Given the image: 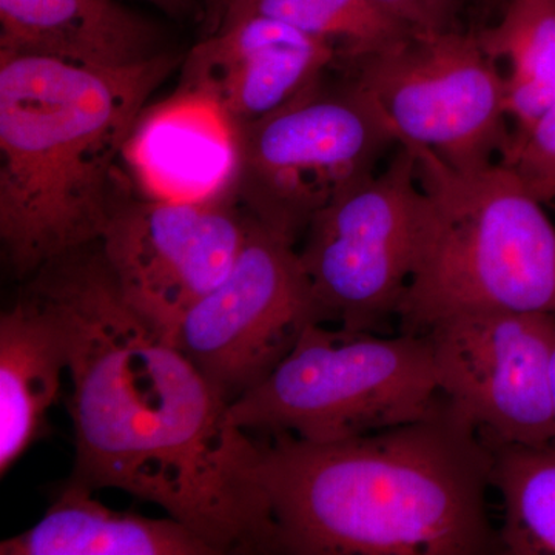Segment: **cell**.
<instances>
[{
  "instance_id": "obj_22",
  "label": "cell",
  "mask_w": 555,
  "mask_h": 555,
  "mask_svg": "<svg viewBox=\"0 0 555 555\" xmlns=\"http://www.w3.org/2000/svg\"><path fill=\"white\" fill-rule=\"evenodd\" d=\"M122 2H127V0H122ZM138 2L150 3L173 20L198 21L199 24L203 20L201 0H138Z\"/></svg>"
},
{
  "instance_id": "obj_2",
  "label": "cell",
  "mask_w": 555,
  "mask_h": 555,
  "mask_svg": "<svg viewBox=\"0 0 555 555\" xmlns=\"http://www.w3.org/2000/svg\"><path fill=\"white\" fill-rule=\"evenodd\" d=\"M269 438L258 480L278 554H502L491 449L444 396L433 414L349 440Z\"/></svg>"
},
{
  "instance_id": "obj_18",
  "label": "cell",
  "mask_w": 555,
  "mask_h": 555,
  "mask_svg": "<svg viewBox=\"0 0 555 555\" xmlns=\"http://www.w3.org/2000/svg\"><path fill=\"white\" fill-rule=\"evenodd\" d=\"M489 444V443H488ZM503 500V555H555V443L489 444Z\"/></svg>"
},
{
  "instance_id": "obj_8",
  "label": "cell",
  "mask_w": 555,
  "mask_h": 555,
  "mask_svg": "<svg viewBox=\"0 0 555 555\" xmlns=\"http://www.w3.org/2000/svg\"><path fill=\"white\" fill-rule=\"evenodd\" d=\"M335 67L378 102L401 141L429 149L452 169H485L509 145L505 78L476 31L414 33Z\"/></svg>"
},
{
  "instance_id": "obj_9",
  "label": "cell",
  "mask_w": 555,
  "mask_h": 555,
  "mask_svg": "<svg viewBox=\"0 0 555 555\" xmlns=\"http://www.w3.org/2000/svg\"><path fill=\"white\" fill-rule=\"evenodd\" d=\"M310 323L320 313L297 248L250 217L235 266L171 339L232 404L269 377Z\"/></svg>"
},
{
  "instance_id": "obj_20",
  "label": "cell",
  "mask_w": 555,
  "mask_h": 555,
  "mask_svg": "<svg viewBox=\"0 0 555 555\" xmlns=\"http://www.w3.org/2000/svg\"><path fill=\"white\" fill-rule=\"evenodd\" d=\"M500 163L516 171L540 203H555V104L528 134L509 142Z\"/></svg>"
},
{
  "instance_id": "obj_5",
  "label": "cell",
  "mask_w": 555,
  "mask_h": 555,
  "mask_svg": "<svg viewBox=\"0 0 555 555\" xmlns=\"http://www.w3.org/2000/svg\"><path fill=\"white\" fill-rule=\"evenodd\" d=\"M443 401L426 335L310 323L291 353L230 404L240 429L334 443L433 414Z\"/></svg>"
},
{
  "instance_id": "obj_16",
  "label": "cell",
  "mask_w": 555,
  "mask_h": 555,
  "mask_svg": "<svg viewBox=\"0 0 555 555\" xmlns=\"http://www.w3.org/2000/svg\"><path fill=\"white\" fill-rule=\"evenodd\" d=\"M68 480L38 524L0 543L2 555H215L181 521L120 513Z\"/></svg>"
},
{
  "instance_id": "obj_7",
  "label": "cell",
  "mask_w": 555,
  "mask_h": 555,
  "mask_svg": "<svg viewBox=\"0 0 555 555\" xmlns=\"http://www.w3.org/2000/svg\"><path fill=\"white\" fill-rule=\"evenodd\" d=\"M426 210L415 150L401 141L385 170L318 211L298 255L321 324L378 334L397 320L418 261Z\"/></svg>"
},
{
  "instance_id": "obj_23",
  "label": "cell",
  "mask_w": 555,
  "mask_h": 555,
  "mask_svg": "<svg viewBox=\"0 0 555 555\" xmlns=\"http://www.w3.org/2000/svg\"><path fill=\"white\" fill-rule=\"evenodd\" d=\"M201 5H203L201 27H203V36H208L218 30L222 9H224V0H201Z\"/></svg>"
},
{
  "instance_id": "obj_17",
  "label": "cell",
  "mask_w": 555,
  "mask_h": 555,
  "mask_svg": "<svg viewBox=\"0 0 555 555\" xmlns=\"http://www.w3.org/2000/svg\"><path fill=\"white\" fill-rule=\"evenodd\" d=\"M476 33L491 60L509 62L506 113L516 141L555 104V0H506L500 21Z\"/></svg>"
},
{
  "instance_id": "obj_12",
  "label": "cell",
  "mask_w": 555,
  "mask_h": 555,
  "mask_svg": "<svg viewBox=\"0 0 555 555\" xmlns=\"http://www.w3.org/2000/svg\"><path fill=\"white\" fill-rule=\"evenodd\" d=\"M338 60L337 47L292 25L241 17L185 54L178 90L206 98L238 133L309 89Z\"/></svg>"
},
{
  "instance_id": "obj_24",
  "label": "cell",
  "mask_w": 555,
  "mask_h": 555,
  "mask_svg": "<svg viewBox=\"0 0 555 555\" xmlns=\"http://www.w3.org/2000/svg\"><path fill=\"white\" fill-rule=\"evenodd\" d=\"M551 389H553V403H554V420H555V339L553 346V356H551ZM551 443H555V434L553 441Z\"/></svg>"
},
{
  "instance_id": "obj_10",
  "label": "cell",
  "mask_w": 555,
  "mask_h": 555,
  "mask_svg": "<svg viewBox=\"0 0 555 555\" xmlns=\"http://www.w3.org/2000/svg\"><path fill=\"white\" fill-rule=\"evenodd\" d=\"M425 335L441 396L486 443L553 441V313L473 310L438 321Z\"/></svg>"
},
{
  "instance_id": "obj_6",
  "label": "cell",
  "mask_w": 555,
  "mask_h": 555,
  "mask_svg": "<svg viewBox=\"0 0 555 555\" xmlns=\"http://www.w3.org/2000/svg\"><path fill=\"white\" fill-rule=\"evenodd\" d=\"M236 137L232 198L294 246L321 208L377 173L401 142L378 102L337 67Z\"/></svg>"
},
{
  "instance_id": "obj_19",
  "label": "cell",
  "mask_w": 555,
  "mask_h": 555,
  "mask_svg": "<svg viewBox=\"0 0 555 555\" xmlns=\"http://www.w3.org/2000/svg\"><path fill=\"white\" fill-rule=\"evenodd\" d=\"M247 16L272 17L326 40L337 47L338 61L389 49L415 33L374 0H224L219 25Z\"/></svg>"
},
{
  "instance_id": "obj_11",
  "label": "cell",
  "mask_w": 555,
  "mask_h": 555,
  "mask_svg": "<svg viewBox=\"0 0 555 555\" xmlns=\"http://www.w3.org/2000/svg\"><path fill=\"white\" fill-rule=\"evenodd\" d=\"M248 221L232 198L173 201L133 192L109 218L100 246L126 301L171 338L235 266Z\"/></svg>"
},
{
  "instance_id": "obj_4",
  "label": "cell",
  "mask_w": 555,
  "mask_h": 555,
  "mask_svg": "<svg viewBox=\"0 0 555 555\" xmlns=\"http://www.w3.org/2000/svg\"><path fill=\"white\" fill-rule=\"evenodd\" d=\"M412 147L427 210L398 309L401 334L425 335L473 310L555 315V225L516 171L500 160L460 171L429 149Z\"/></svg>"
},
{
  "instance_id": "obj_1",
  "label": "cell",
  "mask_w": 555,
  "mask_h": 555,
  "mask_svg": "<svg viewBox=\"0 0 555 555\" xmlns=\"http://www.w3.org/2000/svg\"><path fill=\"white\" fill-rule=\"evenodd\" d=\"M24 288L60 321L72 379V478L166 511L215 554H278L259 441L177 343L120 294L100 241L50 259Z\"/></svg>"
},
{
  "instance_id": "obj_21",
  "label": "cell",
  "mask_w": 555,
  "mask_h": 555,
  "mask_svg": "<svg viewBox=\"0 0 555 555\" xmlns=\"http://www.w3.org/2000/svg\"><path fill=\"white\" fill-rule=\"evenodd\" d=\"M374 2L415 33L429 35V33L462 30L459 24L466 0H374Z\"/></svg>"
},
{
  "instance_id": "obj_13",
  "label": "cell",
  "mask_w": 555,
  "mask_h": 555,
  "mask_svg": "<svg viewBox=\"0 0 555 555\" xmlns=\"http://www.w3.org/2000/svg\"><path fill=\"white\" fill-rule=\"evenodd\" d=\"M124 159L141 195L173 201L232 198L238 137L210 101L177 90L169 100L145 107Z\"/></svg>"
},
{
  "instance_id": "obj_14",
  "label": "cell",
  "mask_w": 555,
  "mask_h": 555,
  "mask_svg": "<svg viewBox=\"0 0 555 555\" xmlns=\"http://www.w3.org/2000/svg\"><path fill=\"white\" fill-rule=\"evenodd\" d=\"M0 51L118 69L169 49L158 22L122 0H0Z\"/></svg>"
},
{
  "instance_id": "obj_3",
  "label": "cell",
  "mask_w": 555,
  "mask_h": 555,
  "mask_svg": "<svg viewBox=\"0 0 555 555\" xmlns=\"http://www.w3.org/2000/svg\"><path fill=\"white\" fill-rule=\"evenodd\" d=\"M182 61L169 50L113 69L0 51V243L14 275L100 241L137 192L131 131Z\"/></svg>"
},
{
  "instance_id": "obj_15",
  "label": "cell",
  "mask_w": 555,
  "mask_h": 555,
  "mask_svg": "<svg viewBox=\"0 0 555 555\" xmlns=\"http://www.w3.org/2000/svg\"><path fill=\"white\" fill-rule=\"evenodd\" d=\"M68 369L67 343L57 318L22 288L0 317V474L42 436Z\"/></svg>"
}]
</instances>
